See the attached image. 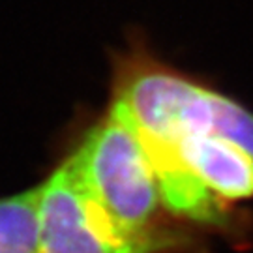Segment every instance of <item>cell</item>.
Here are the masks:
<instances>
[{
	"instance_id": "1",
	"label": "cell",
	"mask_w": 253,
	"mask_h": 253,
	"mask_svg": "<svg viewBox=\"0 0 253 253\" xmlns=\"http://www.w3.org/2000/svg\"><path fill=\"white\" fill-rule=\"evenodd\" d=\"M109 107L124 117L146 152L199 139L227 137L253 156V111L203 77L165 60L145 28L126 30L109 51Z\"/></svg>"
},
{
	"instance_id": "2",
	"label": "cell",
	"mask_w": 253,
	"mask_h": 253,
	"mask_svg": "<svg viewBox=\"0 0 253 253\" xmlns=\"http://www.w3.org/2000/svg\"><path fill=\"white\" fill-rule=\"evenodd\" d=\"M66 158L86 197L122 236L150 242L184 233L167 219L160 178L141 137L113 107L84 129Z\"/></svg>"
},
{
	"instance_id": "3",
	"label": "cell",
	"mask_w": 253,
	"mask_h": 253,
	"mask_svg": "<svg viewBox=\"0 0 253 253\" xmlns=\"http://www.w3.org/2000/svg\"><path fill=\"white\" fill-rule=\"evenodd\" d=\"M188 233L139 242L122 236L92 205L68 158L42 182L38 253H193Z\"/></svg>"
},
{
	"instance_id": "4",
	"label": "cell",
	"mask_w": 253,
	"mask_h": 253,
	"mask_svg": "<svg viewBox=\"0 0 253 253\" xmlns=\"http://www.w3.org/2000/svg\"><path fill=\"white\" fill-rule=\"evenodd\" d=\"M42 182L0 197V253H38Z\"/></svg>"
}]
</instances>
